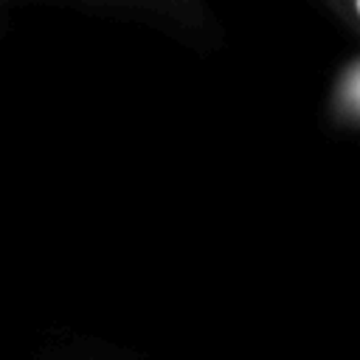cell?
Instances as JSON below:
<instances>
[{
    "label": "cell",
    "instance_id": "4",
    "mask_svg": "<svg viewBox=\"0 0 360 360\" xmlns=\"http://www.w3.org/2000/svg\"><path fill=\"white\" fill-rule=\"evenodd\" d=\"M6 3V0H0ZM73 3H84V6H98V8H127V11H143V14H152V0H73Z\"/></svg>",
    "mask_w": 360,
    "mask_h": 360
},
{
    "label": "cell",
    "instance_id": "1",
    "mask_svg": "<svg viewBox=\"0 0 360 360\" xmlns=\"http://www.w3.org/2000/svg\"><path fill=\"white\" fill-rule=\"evenodd\" d=\"M326 110L332 121L343 127H360V56H354L338 70L329 90Z\"/></svg>",
    "mask_w": 360,
    "mask_h": 360
},
{
    "label": "cell",
    "instance_id": "2",
    "mask_svg": "<svg viewBox=\"0 0 360 360\" xmlns=\"http://www.w3.org/2000/svg\"><path fill=\"white\" fill-rule=\"evenodd\" d=\"M152 11L158 20L172 22L180 31H202L211 22L202 0H152Z\"/></svg>",
    "mask_w": 360,
    "mask_h": 360
},
{
    "label": "cell",
    "instance_id": "3",
    "mask_svg": "<svg viewBox=\"0 0 360 360\" xmlns=\"http://www.w3.org/2000/svg\"><path fill=\"white\" fill-rule=\"evenodd\" d=\"M340 22L360 34V0H321Z\"/></svg>",
    "mask_w": 360,
    "mask_h": 360
}]
</instances>
